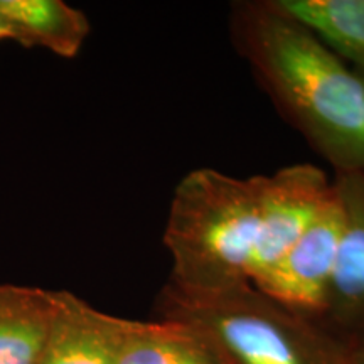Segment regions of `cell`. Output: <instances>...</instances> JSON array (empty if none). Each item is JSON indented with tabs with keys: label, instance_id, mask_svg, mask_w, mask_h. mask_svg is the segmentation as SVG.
Masks as SVG:
<instances>
[{
	"label": "cell",
	"instance_id": "7",
	"mask_svg": "<svg viewBox=\"0 0 364 364\" xmlns=\"http://www.w3.org/2000/svg\"><path fill=\"white\" fill-rule=\"evenodd\" d=\"M124 317L105 314L58 290V307L39 364H115Z\"/></svg>",
	"mask_w": 364,
	"mask_h": 364
},
{
	"label": "cell",
	"instance_id": "1",
	"mask_svg": "<svg viewBox=\"0 0 364 364\" xmlns=\"http://www.w3.org/2000/svg\"><path fill=\"white\" fill-rule=\"evenodd\" d=\"M231 38L312 149L336 172H364V76L272 0L235 4Z\"/></svg>",
	"mask_w": 364,
	"mask_h": 364
},
{
	"label": "cell",
	"instance_id": "12",
	"mask_svg": "<svg viewBox=\"0 0 364 364\" xmlns=\"http://www.w3.org/2000/svg\"><path fill=\"white\" fill-rule=\"evenodd\" d=\"M348 364H364V339L359 341L349 349V363Z\"/></svg>",
	"mask_w": 364,
	"mask_h": 364
},
{
	"label": "cell",
	"instance_id": "3",
	"mask_svg": "<svg viewBox=\"0 0 364 364\" xmlns=\"http://www.w3.org/2000/svg\"><path fill=\"white\" fill-rule=\"evenodd\" d=\"M161 318L206 332L230 364H348L349 348L317 322L267 297L253 285L209 294L164 287Z\"/></svg>",
	"mask_w": 364,
	"mask_h": 364
},
{
	"label": "cell",
	"instance_id": "2",
	"mask_svg": "<svg viewBox=\"0 0 364 364\" xmlns=\"http://www.w3.org/2000/svg\"><path fill=\"white\" fill-rule=\"evenodd\" d=\"M260 189L262 176L241 179L211 167L177 182L164 231L172 260L167 285L191 294L252 285Z\"/></svg>",
	"mask_w": 364,
	"mask_h": 364
},
{
	"label": "cell",
	"instance_id": "13",
	"mask_svg": "<svg viewBox=\"0 0 364 364\" xmlns=\"http://www.w3.org/2000/svg\"><path fill=\"white\" fill-rule=\"evenodd\" d=\"M0 41H16L14 31L9 26V22L4 19L2 14H0Z\"/></svg>",
	"mask_w": 364,
	"mask_h": 364
},
{
	"label": "cell",
	"instance_id": "8",
	"mask_svg": "<svg viewBox=\"0 0 364 364\" xmlns=\"http://www.w3.org/2000/svg\"><path fill=\"white\" fill-rule=\"evenodd\" d=\"M115 364H230L215 339L174 318L122 321Z\"/></svg>",
	"mask_w": 364,
	"mask_h": 364
},
{
	"label": "cell",
	"instance_id": "9",
	"mask_svg": "<svg viewBox=\"0 0 364 364\" xmlns=\"http://www.w3.org/2000/svg\"><path fill=\"white\" fill-rule=\"evenodd\" d=\"M58 307V290L0 285V364H39Z\"/></svg>",
	"mask_w": 364,
	"mask_h": 364
},
{
	"label": "cell",
	"instance_id": "10",
	"mask_svg": "<svg viewBox=\"0 0 364 364\" xmlns=\"http://www.w3.org/2000/svg\"><path fill=\"white\" fill-rule=\"evenodd\" d=\"M16 43L44 48L61 58H75L90 34V21L80 9L63 0H0Z\"/></svg>",
	"mask_w": 364,
	"mask_h": 364
},
{
	"label": "cell",
	"instance_id": "5",
	"mask_svg": "<svg viewBox=\"0 0 364 364\" xmlns=\"http://www.w3.org/2000/svg\"><path fill=\"white\" fill-rule=\"evenodd\" d=\"M343 235L338 193L297 243L253 287L280 306L316 322L329 290Z\"/></svg>",
	"mask_w": 364,
	"mask_h": 364
},
{
	"label": "cell",
	"instance_id": "6",
	"mask_svg": "<svg viewBox=\"0 0 364 364\" xmlns=\"http://www.w3.org/2000/svg\"><path fill=\"white\" fill-rule=\"evenodd\" d=\"M343 208L338 262L317 324L348 346L364 339V172H336Z\"/></svg>",
	"mask_w": 364,
	"mask_h": 364
},
{
	"label": "cell",
	"instance_id": "11",
	"mask_svg": "<svg viewBox=\"0 0 364 364\" xmlns=\"http://www.w3.org/2000/svg\"><path fill=\"white\" fill-rule=\"evenodd\" d=\"M364 76V0H272Z\"/></svg>",
	"mask_w": 364,
	"mask_h": 364
},
{
	"label": "cell",
	"instance_id": "4",
	"mask_svg": "<svg viewBox=\"0 0 364 364\" xmlns=\"http://www.w3.org/2000/svg\"><path fill=\"white\" fill-rule=\"evenodd\" d=\"M334 194L332 182L314 164H294L262 176L260 220L252 285L297 243Z\"/></svg>",
	"mask_w": 364,
	"mask_h": 364
}]
</instances>
